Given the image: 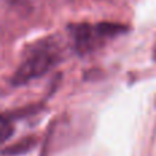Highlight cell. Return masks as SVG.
I'll list each match as a JSON object with an SVG mask.
<instances>
[{"instance_id": "3", "label": "cell", "mask_w": 156, "mask_h": 156, "mask_svg": "<svg viewBox=\"0 0 156 156\" xmlns=\"http://www.w3.org/2000/svg\"><path fill=\"white\" fill-rule=\"evenodd\" d=\"M36 143H37V141H36L34 137L23 138V140L15 143L14 145H10V147H7L5 149H3V154L8 155V156H18V155L27 154L33 147H36Z\"/></svg>"}, {"instance_id": "1", "label": "cell", "mask_w": 156, "mask_h": 156, "mask_svg": "<svg viewBox=\"0 0 156 156\" xmlns=\"http://www.w3.org/2000/svg\"><path fill=\"white\" fill-rule=\"evenodd\" d=\"M60 60L62 49L56 41L52 38L38 41L27 52L19 67L15 70L11 78V83L14 86H21L36 78H40L52 70L56 65H59Z\"/></svg>"}, {"instance_id": "2", "label": "cell", "mask_w": 156, "mask_h": 156, "mask_svg": "<svg viewBox=\"0 0 156 156\" xmlns=\"http://www.w3.org/2000/svg\"><path fill=\"white\" fill-rule=\"evenodd\" d=\"M73 45L77 54L86 55L101 48L107 40L127 32V26L115 22L100 23H74L69 26Z\"/></svg>"}, {"instance_id": "4", "label": "cell", "mask_w": 156, "mask_h": 156, "mask_svg": "<svg viewBox=\"0 0 156 156\" xmlns=\"http://www.w3.org/2000/svg\"><path fill=\"white\" fill-rule=\"evenodd\" d=\"M12 134H14V126L11 123V121H8L7 118L0 115V144L5 143Z\"/></svg>"}]
</instances>
